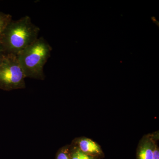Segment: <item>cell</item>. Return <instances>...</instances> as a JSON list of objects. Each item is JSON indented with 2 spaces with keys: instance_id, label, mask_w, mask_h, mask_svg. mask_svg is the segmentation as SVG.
<instances>
[{
  "instance_id": "1",
  "label": "cell",
  "mask_w": 159,
  "mask_h": 159,
  "mask_svg": "<svg viewBox=\"0 0 159 159\" xmlns=\"http://www.w3.org/2000/svg\"><path fill=\"white\" fill-rule=\"evenodd\" d=\"M40 30L28 16L12 20L4 32L0 44L6 54L17 55L38 39Z\"/></svg>"
},
{
  "instance_id": "2",
  "label": "cell",
  "mask_w": 159,
  "mask_h": 159,
  "mask_svg": "<svg viewBox=\"0 0 159 159\" xmlns=\"http://www.w3.org/2000/svg\"><path fill=\"white\" fill-rule=\"evenodd\" d=\"M52 47L43 37L36 40L17 55L26 77L43 80L44 66L51 56Z\"/></svg>"
},
{
  "instance_id": "3",
  "label": "cell",
  "mask_w": 159,
  "mask_h": 159,
  "mask_svg": "<svg viewBox=\"0 0 159 159\" xmlns=\"http://www.w3.org/2000/svg\"><path fill=\"white\" fill-rule=\"evenodd\" d=\"M26 77L17 55L6 54L0 65V89L9 91L25 88Z\"/></svg>"
},
{
  "instance_id": "4",
  "label": "cell",
  "mask_w": 159,
  "mask_h": 159,
  "mask_svg": "<svg viewBox=\"0 0 159 159\" xmlns=\"http://www.w3.org/2000/svg\"><path fill=\"white\" fill-rule=\"evenodd\" d=\"M158 139L157 132L142 137L137 147V159H152L154 148Z\"/></svg>"
},
{
  "instance_id": "5",
  "label": "cell",
  "mask_w": 159,
  "mask_h": 159,
  "mask_svg": "<svg viewBox=\"0 0 159 159\" xmlns=\"http://www.w3.org/2000/svg\"><path fill=\"white\" fill-rule=\"evenodd\" d=\"M72 144L77 146L84 153L90 156L101 158L104 157V153L101 146L91 139L82 137L77 138Z\"/></svg>"
},
{
  "instance_id": "6",
  "label": "cell",
  "mask_w": 159,
  "mask_h": 159,
  "mask_svg": "<svg viewBox=\"0 0 159 159\" xmlns=\"http://www.w3.org/2000/svg\"><path fill=\"white\" fill-rule=\"evenodd\" d=\"M69 149L71 159H100L99 158L86 154L73 144L69 145Z\"/></svg>"
},
{
  "instance_id": "7",
  "label": "cell",
  "mask_w": 159,
  "mask_h": 159,
  "mask_svg": "<svg viewBox=\"0 0 159 159\" xmlns=\"http://www.w3.org/2000/svg\"><path fill=\"white\" fill-rule=\"evenodd\" d=\"M11 20L12 16L11 15L0 11V40L6 28Z\"/></svg>"
},
{
  "instance_id": "8",
  "label": "cell",
  "mask_w": 159,
  "mask_h": 159,
  "mask_svg": "<svg viewBox=\"0 0 159 159\" xmlns=\"http://www.w3.org/2000/svg\"><path fill=\"white\" fill-rule=\"evenodd\" d=\"M56 159H71L69 145L60 148L56 154Z\"/></svg>"
},
{
  "instance_id": "9",
  "label": "cell",
  "mask_w": 159,
  "mask_h": 159,
  "mask_svg": "<svg viewBox=\"0 0 159 159\" xmlns=\"http://www.w3.org/2000/svg\"><path fill=\"white\" fill-rule=\"evenodd\" d=\"M152 159H159V148L157 142L156 143L154 148Z\"/></svg>"
},
{
  "instance_id": "10",
  "label": "cell",
  "mask_w": 159,
  "mask_h": 159,
  "mask_svg": "<svg viewBox=\"0 0 159 159\" xmlns=\"http://www.w3.org/2000/svg\"><path fill=\"white\" fill-rule=\"evenodd\" d=\"M6 54H7L5 53L2 48V46L0 44V65L2 62L3 59H4V57H5Z\"/></svg>"
}]
</instances>
